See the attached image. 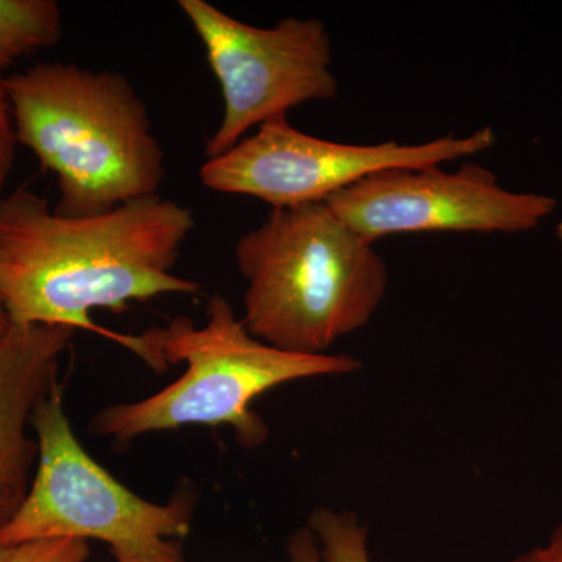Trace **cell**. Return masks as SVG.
Listing matches in <instances>:
<instances>
[{
  "mask_svg": "<svg viewBox=\"0 0 562 562\" xmlns=\"http://www.w3.org/2000/svg\"><path fill=\"white\" fill-rule=\"evenodd\" d=\"M508 562H562V524L554 528L542 546L535 547Z\"/></svg>",
  "mask_w": 562,
  "mask_h": 562,
  "instance_id": "obj_14",
  "label": "cell"
},
{
  "mask_svg": "<svg viewBox=\"0 0 562 562\" xmlns=\"http://www.w3.org/2000/svg\"><path fill=\"white\" fill-rule=\"evenodd\" d=\"M90 547L81 539H50L0 546V562H87Z\"/></svg>",
  "mask_w": 562,
  "mask_h": 562,
  "instance_id": "obj_12",
  "label": "cell"
},
{
  "mask_svg": "<svg viewBox=\"0 0 562 562\" xmlns=\"http://www.w3.org/2000/svg\"><path fill=\"white\" fill-rule=\"evenodd\" d=\"M560 236H561V239H562V224L560 225Z\"/></svg>",
  "mask_w": 562,
  "mask_h": 562,
  "instance_id": "obj_17",
  "label": "cell"
},
{
  "mask_svg": "<svg viewBox=\"0 0 562 562\" xmlns=\"http://www.w3.org/2000/svg\"><path fill=\"white\" fill-rule=\"evenodd\" d=\"M76 330L58 325H13L0 338V528L21 508L38 464L29 435L36 408L60 387L63 353Z\"/></svg>",
  "mask_w": 562,
  "mask_h": 562,
  "instance_id": "obj_9",
  "label": "cell"
},
{
  "mask_svg": "<svg viewBox=\"0 0 562 562\" xmlns=\"http://www.w3.org/2000/svg\"><path fill=\"white\" fill-rule=\"evenodd\" d=\"M61 36L63 11L55 0H0V74L57 46Z\"/></svg>",
  "mask_w": 562,
  "mask_h": 562,
  "instance_id": "obj_10",
  "label": "cell"
},
{
  "mask_svg": "<svg viewBox=\"0 0 562 562\" xmlns=\"http://www.w3.org/2000/svg\"><path fill=\"white\" fill-rule=\"evenodd\" d=\"M38 464L16 514L0 528V546L95 539L114 562H184L172 539L191 527L195 497L183 491L165 505L144 501L83 449L57 387L32 417Z\"/></svg>",
  "mask_w": 562,
  "mask_h": 562,
  "instance_id": "obj_5",
  "label": "cell"
},
{
  "mask_svg": "<svg viewBox=\"0 0 562 562\" xmlns=\"http://www.w3.org/2000/svg\"><path fill=\"white\" fill-rule=\"evenodd\" d=\"M325 203L373 244L406 233L528 232L557 206L547 195L503 190L479 162L457 171L442 165L386 169Z\"/></svg>",
  "mask_w": 562,
  "mask_h": 562,
  "instance_id": "obj_8",
  "label": "cell"
},
{
  "mask_svg": "<svg viewBox=\"0 0 562 562\" xmlns=\"http://www.w3.org/2000/svg\"><path fill=\"white\" fill-rule=\"evenodd\" d=\"M494 143L490 127L462 138L447 135L422 144L336 143L299 131L283 116L266 122L231 150L203 162L199 176L210 191L288 209L325 203L372 173L446 165L491 149Z\"/></svg>",
  "mask_w": 562,
  "mask_h": 562,
  "instance_id": "obj_7",
  "label": "cell"
},
{
  "mask_svg": "<svg viewBox=\"0 0 562 562\" xmlns=\"http://www.w3.org/2000/svg\"><path fill=\"white\" fill-rule=\"evenodd\" d=\"M222 92L220 127L205 144L220 157L266 122L303 103L330 101L339 81L331 69V36L316 18H283L255 27L205 0H180Z\"/></svg>",
  "mask_w": 562,
  "mask_h": 562,
  "instance_id": "obj_6",
  "label": "cell"
},
{
  "mask_svg": "<svg viewBox=\"0 0 562 562\" xmlns=\"http://www.w3.org/2000/svg\"><path fill=\"white\" fill-rule=\"evenodd\" d=\"M5 77L0 74V198H2L7 181L13 171L18 146L13 114H11L9 94H7Z\"/></svg>",
  "mask_w": 562,
  "mask_h": 562,
  "instance_id": "obj_13",
  "label": "cell"
},
{
  "mask_svg": "<svg viewBox=\"0 0 562 562\" xmlns=\"http://www.w3.org/2000/svg\"><path fill=\"white\" fill-rule=\"evenodd\" d=\"M288 552L292 562H321L319 546L306 527L291 536Z\"/></svg>",
  "mask_w": 562,
  "mask_h": 562,
  "instance_id": "obj_15",
  "label": "cell"
},
{
  "mask_svg": "<svg viewBox=\"0 0 562 562\" xmlns=\"http://www.w3.org/2000/svg\"><path fill=\"white\" fill-rule=\"evenodd\" d=\"M235 262L247 330L291 353L327 355L373 319L390 288L375 244L327 203L272 209L235 244Z\"/></svg>",
  "mask_w": 562,
  "mask_h": 562,
  "instance_id": "obj_3",
  "label": "cell"
},
{
  "mask_svg": "<svg viewBox=\"0 0 562 562\" xmlns=\"http://www.w3.org/2000/svg\"><path fill=\"white\" fill-rule=\"evenodd\" d=\"M18 144L57 177L55 213L98 216L160 194L166 155L124 74L38 63L5 77Z\"/></svg>",
  "mask_w": 562,
  "mask_h": 562,
  "instance_id": "obj_2",
  "label": "cell"
},
{
  "mask_svg": "<svg viewBox=\"0 0 562 562\" xmlns=\"http://www.w3.org/2000/svg\"><path fill=\"white\" fill-rule=\"evenodd\" d=\"M139 336L154 371L180 362L187 371L150 397L103 408L92 417V435L128 442L188 425H227L239 446L257 449L269 436L268 425L254 412L258 397L297 380L349 375L361 369V361L349 353H291L260 341L221 294L210 297L203 327L177 317Z\"/></svg>",
  "mask_w": 562,
  "mask_h": 562,
  "instance_id": "obj_4",
  "label": "cell"
},
{
  "mask_svg": "<svg viewBox=\"0 0 562 562\" xmlns=\"http://www.w3.org/2000/svg\"><path fill=\"white\" fill-rule=\"evenodd\" d=\"M194 227L190 206L161 194L68 217L20 188L0 198V301L13 325L95 333L144 361L140 336L106 330L91 312L124 313L160 295L198 294V281L172 272Z\"/></svg>",
  "mask_w": 562,
  "mask_h": 562,
  "instance_id": "obj_1",
  "label": "cell"
},
{
  "mask_svg": "<svg viewBox=\"0 0 562 562\" xmlns=\"http://www.w3.org/2000/svg\"><path fill=\"white\" fill-rule=\"evenodd\" d=\"M306 528L319 546L321 562H372L369 530L357 513L321 506L310 514Z\"/></svg>",
  "mask_w": 562,
  "mask_h": 562,
  "instance_id": "obj_11",
  "label": "cell"
},
{
  "mask_svg": "<svg viewBox=\"0 0 562 562\" xmlns=\"http://www.w3.org/2000/svg\"><path fill=\"white\" fill-rule=\"evenodd\" d=\"M11 327H13V324H11L9 313H7L5 306L0 301V338L5 336L11 330Z\"/></svg>",
  "mask_w": 562,
  "mask_h": 562,
  "instance_id": "obj_16",
  "label": "cell"
}]
</instances>
